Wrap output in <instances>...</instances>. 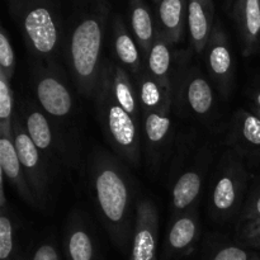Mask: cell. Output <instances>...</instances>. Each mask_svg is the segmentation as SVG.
<instances>
[{"mask_svg": "<svg viewBox=\"0 0 260 260\" xmlns=\"http://www.w3.org/2000/svg\"><path fill=\"white\" fill-rule=\"evenodd\" d=\"M128 167L113 151L99 146L86 160L89 193L99 221L113 245L129 255L139 200Z\"/></svg>", "mask_w": 260, "mask_h": 260, "instance_id": "6da1fadb", "label": "cell"}, {"mask_svg": "<svg viewBox=\"0 0 260 260\" xmlns=\"http://www.w3.org/2000/svg\"><path fill=\"white\" fill-rule=\"evenodd\" d=\"M109 17L108 0H70L62 55L74 88L91 101L103 68V43Z\"/></svg>", "mask_w": 260, "mask_h": 260, "instance_id": "7a4b0ae2", "label": "cell"}, {"mask_svg": "<svg viewBox=\"0 0 260 260\" xmlns=\"http://www.w3.org/2000/svg\"><path fill=\"white\" fill-rule=\"evenodd\" d=\"M30 60H58L65 40L61 0H7Z\"/></svg>", "mask_w": 260, "mask_h": 260, "instance_id": "3957f363", "label": "cell"}, {"mask_svg": "<svg viewBox=\"0 0 260 260\" xmlns=\"http://www.w3.org/2000/svg\"><path fill=\"white\" fill-rule=\"evenodd\" d=\"M93 102L102 134L112 151L129 167L139 168L142 157V126L116 101L104 66Z\"/></svg>", "mask_w": 260, "mask_h": 260, "instance_id": "277c9868", "label": "cell"}, {"mask_svg": "<svg viewBox=\"0 0 260 260\" xmlns=\"http://www.w3.org/2000/svg\"><path fill=\"white\" fill-rule=\"evenodd\" d=\"M17 113L32 141L53 169H75L79 167L80 142L74 137L70 129L48 117L33 99H20Z\"/></svg>", "mask_w": 260, "mask_h": 260, "instance_id": "5b68a950", "label": "cell"}, {"mask_svg": "<svg viewBox=\"0 0 260 260\" xmlns=\"http://www.w3.org/2000/svg\"><path fill=\"white\" fill-rule=\"evenodd\" d=\"M190 53H178L173 78V113L207 123L217 112L216 89L200 66L190 63Z\"/></svg>", "mask_w": 260, "mask_h": 260, "instance_id": "8992f818", "label": "cell"}, {"mask_svg": "<svg viewBox=\"0 0 260 260\" xmlns=\"http://www.w3.org/2000/svg\"><path fill=\"white\" fill-rule=\"evenodd\" d=\"M33 101L48 117L69 129L76 113L73 80L60 60H30Z\"/></svg>", "mask_w": 260, "mask_h": 260, "instance_id": "52a82bcc", "label": "cell"}, {"mask_svg": "<svg viewBox=\"0 0 260 260\" xmlns=\"http://www.w3.org/2000/svg\"><path fill=\"white\" fill-rule=\"evenodd\" d=\"M250 173L245 160L229 147L216 164L210 192V213L218 222L240 215L248 197Z\"/></svg>", "mask_w": 260, "mask_h": 260, "instance_id": "ba28073f", "label": "cell"}, {"mask_svg": "<svg viewBox=\"0 0 260 260\" xmlns=\"http://www.w3.org/2000/svg\"><path fill=\"white\" fill-rule=\"evenodd\" d=\"M182 154V150H180ZM183 156V154H182ZM215 151L211 145H203L196 150L192 159L183 156V164L177 161V169L172 172L174 179L170 185V207L173 217L197 205L206 177L213 162Z\"/></svg>", "mask_w": 260, "mask_h": 260, "instance_id": "9c48e42d", "label": "cell"}, {"mask_svg": "<svg viewBox=\"0 0 260 260\" xmlns=\"http://www.w3.org/2000/svg\"><path fill=\"white\" fill-rule=\"evenodd\" d=\"M13 132H14L15 149L30 190L40 207L45 208L46 205L50 202L53 173L56 170L32 141L17 111L13 121Z\"/></svg>", "mask_w": 260, "mask_h": 260, "instance_id": "30bf717a", "label": "cell"}, {"mask_svg": "<svg viewBox=\"0 0 260 260\" xmlns=\"http://www.w3.org/2000/svg\"><path fill=\"white\" fill-rule=\"evenodd\" d=\"M203 56L208 79L220 98L228 101L235 88V58L230 41L220 22H216Z\"/></svg>", "mask_w": 260, "mask_h": 260, "instance_id": "8fae6325", "label": "cell"}, {"mask_svg": "<svg viewBox=\"0 0 260 260\" xmlns=\"http://www.w3.org/2000/svg\"><path fill=\"white\" fill-rule=\"evenodd\" d=\"M173 112L142 114V151L149 172L156 173L173 147L175 123Z\"/></svg>", "mask_w": 260, "mask_h": 260, "instance_id": "7c38bea8", "label": "cell"}, {"mask_svg": "<svg viewBox=\"0 0 260 260\" xmlns=\"http://www.w3.org/2000/svg\"><path fill=\"white\" fill-rule=\"evenodd\" d=\"M159 212L150 198H140L137 202L136 221L128 260H159Z\"/></svg>", "mask_w": 260, "mask_h": 260, "instance_id": "4fadbf2b", "label": "cell"}, {"mask_svg": "<svg viewBox=\"0 0 260 260\" xmlns=\"http://www.w3.org/2000/svg\"><path fill=\"white\" fill-rule=\"evenodd\" d=\"M201 236V221L197 207L172 217L164 243L161 260H179L189 255Z\"/></svg>", "mask_w": 260, "mask_h": 260, "instance_id": "5bb4252c", "label": "cell"}, {"mask_svg": "<svg viewBox=\"0 0 260 260\" xmlns=\"http://www.w3.org/2000/svg\"><path fill=\"white\" fill-rule=\"evenodd\" d=\"M229 147L244 160L260 162V119L250 109H236L233 114L226 137Z\"/></svg>", "mask_w": 260, "mask_h": 260, "instance_id": "9a60e30c", "label": "cell"}, {"mask_svg": "<svg viewBox=\"0 0 260 260\" xmlns=\"http://www.w3.org/2000/svg\"><path fill=\"white\" fill-rule=\"evenodd\" d=\"M0 172L25 203L35 208H41L30 190L24 170L20 164L14 144L13 124L0 123Z\"/></svg>", "mask_w": 260, "mask_h": 260, "instance_id": "2e32d148", "label": "cell"}, {"mask_svg": "<svg viewBox=\"0 0 260 260\" xmlns=\"http://www.w3.org/2000/svg\"><path fill=\"white\" fill-rule=\"evenodd\" d=\"M63 253L68 260H102L95 235L79 211H73L66 221Z\"/></svg>", "mask_w": 260, "mask_h": 260, "instance_id": "e0dca14e", "label": "cell"}, {"mask_svg": "<svg viewBox=\"0 0 260 260\" xmlns=\"http://www.w3.org/2000/svg\"><path fill=\"white\" fill-rule=\"evenodd\" d=\"M112 51L114 61L118 62L129 75L136 79L145 70V57L129 32L123 18L119 14L114 15L112 20Z\"/></svg>", "mask_w": 260, "mask_h": 260, "instance_id": "ac0fdd59", "label": "cell"}, {"mask_svg": "<svg viewBox=\"0 0 260 260\" xmlns=\"http://www.w3.org/2000/svg\"><path fill=\"white\" fill-rule=\"evenodd\" d=\"M155 5L157 32L170 45H177L188 27V0H160Z\"/></svg>", "mask_w": 260, "mask_h": 260, "instance_id": "d6986e66", "label": "cell"}, {"mask_svg": "<svg viewBox=\"0 0 260 260\" xmlns=\"http://www.w3.org/2000/svg\"><path fill=\"white\" fill-rule=\"evenodd\" d=\"M234 17L243 55H254L260 46V0H236Z\"/></svg>", "mask_w": 260, "mask_h": 260, "instance_id": "ffe728a7", "label": "cell"}, {"mask_svg": "<svg viewBox=\"0 0 260 260\" xmlns=\"http://www.w3.org/2000/svg\"><path fill=\"white\" fill-rule=\"evenodd\" d=\"M215 24L213 0H188V30L194 52L203 53Z\"/></svg>", "mask_w": 260, "mask_h": 260, "instance_id": "44dd1931", "label": "cell"}, {"mask_svg": "<svg viewBox=\"0 0 260 260\" xmlns=\"http://www.w3.org/2000/svg\"><path fill=\"white\" fill-rule=\"evenodd\" d=\"M103 66L108 74L116 101L142 126V112L134 78L118 62L111 58H104Z\"/></svg>", "mask_w": 260, "mask_h": 260, "instance_id": "7402d4cb", "label": "cell"}, {"mask_svg": "<svg viewBox=\"0 0 260 260\" xmlns=\"http://www.w3.org/2000/svg\"><path fill=\"white\" fill-rule=\"evenodd\" d=\"M134 80L142 114L151 112H173V91L152 78L146 69Z\"/></svg>", "mask_w": 260, "mask_h": 260, "instance_id": "603a6c76", "label": "cell"}, {"mask_svg": "<svg viewBox=\"0 0 260 260\" xmlns=\"http://www.w3.org/2000/svg\"><path fill=\"white\" fill-rule=\"evenodd\" d=\"M175 66H177V56L173 51V45H170L157 32L156 40L145 57L146 71L152 78L156 79L159 83H161L162 85L173 91V78H174Z\"/></svg>", "mask_w": 260, "mask_h": 260, "instance_id": "cb8c5ba5", "label": "cell"}, {"mask_svg": "<svg viewBox=\"0 0 260 260\" xmlns=\"http://www.w3.org/2000/svg\"><path fill=\"white\" fill-rule=\"evenodd\" d=\"M128 18L131 33L146 57L157 37L156 19L145 0H128Z\"/></svg>", "mask_w": 260, "mask_h": 260, "instance_id": "d4e9b609", "label": "cell"}, {"mask_svg": "<svg viewBox=\"0 0 260 260\" xmlns=\"http://www.w3.org/2000/svg\"><path fill=\"white\" fill-rule=\"evenodd\" d=\"M23 256L18 249L14 213L10 206L0 208V260H19Z\"/></svg>", "mask_w": 260, "mask_h": 260, "instance_id": "484cf974", "label": "cell"}, {"mask_svg": "<svg viewBox=\"0 0 260 260\" xmlns=\"http://www.w3.org/2000/svg\"><path fill=\"white\" fill-rule=\"evenodd\" d=\"M15 111L17 109L12 80L0 71V123L13 124Z\"/></svg>", "mask_w": 260, "mask_h": 260, "instance_id": "4316f807", "label": "cell"}, {"mask_svg": "<svg viewBox=\"0 0 260 260\" xmlns=\"http://www.w3.org/2000/svg\"><path fill=\"white\" fill-rule=\"evenodd\" d=\"M15 60L14 48L8 30L4 27L0 28V71L4 73L12 80L15 73Z\"/></svg>", "mask_w": 260, "mask_h": 260, "instance_id": "83f0119b", "label": "cell"}, {"mask_svg": "<svg viewBox=\"0 0 260 260\" xmlns=\"http://www.w3.org/2000/svg\"><path fill=\"white\" fill-rule=\"evenodd\" d=\"M236 233L244 245L260 249V217L238 222Z\"/></svg>", "mask_w": 260, "mask_h": 260, "instance_id": "f1b7e54d", "label": "cell"}, {"mask_svg": "<svg viewBox=\"0 0 260 260\" xmlns=\"http://www.w3.org/2000/svg\"><path fill=\"white\" fill-rule=\"evenodd\" d=\"M255 253H251L244 246L235 244H226L220 246L211 254L210 260H250Z\"/></svg>", "mask_w": 260, "mask_h": 260, "instance_id": "f546056e", "label": "cell"}, {"mask_svg": "<svg viewBox=\"0 0 260 260\" xmlns=\"http://www.w3.org/2000/svg\"><path fill=\"white\" fill-rule=\"evenodd\" d=\"M260 217V183L251 188L248 193L245 203L243 206L240 215L238 217V222L253 220V218Z\"/></svg>", "mask_w": 260, "mask_h": 260, "instance_id": "4dcf8cb0", "label": "cell"}, {"mask_svg": "<svg viewBox=\"0 0 260 260\" xmlns=\"http://www.w3.org/2000/svg\"><path fill=\"white\" fill-rule=\"evenodd\" d=\"M25 260H61L57 244L52 238L40 241Z\"/></svg>", "mask_w": 260, "mask_h": 260, "instance_id": "1f68e13d", "label": "cell"}, {"mask_svg": "<svg viewBox=\"0 0 260 260\" xmlns=\"http://www.w3.org/2000/svg\"><path fill=\"white\" fill-rule=\"evenodd\" d=\"M248 95L250 98L251 106L260 107V78L255 79V81L253 83V86L249 89Z\"/></svg>", "mask_w": 260, "mask_h": 260, "instance_id": "d6a6232c", "label": "cell"}, {"mask_svg": "<svg viewBox=\"0 0 260 260\" xmlns=\"http://www.w3.org/2000/svg\"><path fill=\"white\" fill-rule=\"evenodd\" d=\"M5 179L4 174L0 172V208H5L8 205V200H7V194H5Z\"/></svg>", "mask_w": 260, "mask_h": 260, "instance_id": "836d02e7", "label": "cell"}, {"mask_svg": "<svg viewBox=\"0 0 260 260\" xmlns=\"http://www.w3.org/2000/svg\"><path fill=\"white\" fill-rule=\"evenodd\" d=\"M250 111L253 112V113L255 114V116H258V117H259V119H260V107L251 106V107H250Z\"/></svg>", "mask_w": 260, "mask_h": 260, "instance_id": "e575fe53", "label": "cell"}, {"mask_svg": "<svg viewBox=\"0 0 260 260\" xmlns=\"http://www.w3.org/2000/svg\"><path fill=\"white\" fill-rule=\"evenodd\" d=\"M250 260H259V256H258V254H256V253H255V255H254V256H253V258H251Z\"/></svg>", "mask_w": 260, "mask_h": 260, "instance_id": "d590c367", "label": "cell"}, {"mask_svg": "<svg viewBox=\"0 0 260 260\" xmlns=\"http://www.w3.org/2000/svg\"><path fill=\"white\" fill-rule=\"evenodd\" d=\"M152 2H154V4H156V3H159L160 0H152Z\"/></svg>", "mask_w": 260, "mask_h": 260, "instance_id": "8d00e7d4", "label": "cell"}, {"mask_svg": "<svg viewBox=\"0 0 260 260\" xmlns=\"http://www.w3.org/2000/svg\"><path fill=\"white\" fill-rule=\"evenodd\" d=\"M258 256H259V260H260V253H259V254H258Z\"/></svg>", "mask_w": 260, "mask_h": 260, "instance_id": "74e56055", "label": "cell"}]
</instances>
